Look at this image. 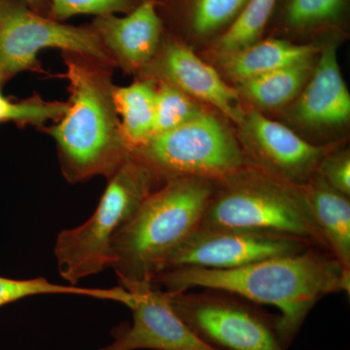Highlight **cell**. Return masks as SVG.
<instances>
[{
	"label": "cell",
	"instance_id": "cell-9",
	"mask_svg": "<svg viewBox=\"0 0 350 350\" xmlns=\"http://www.w3.org/2000/svg\"><path fill=\"white\" fill-rule=\"evenodd\" d=\"M310 246L317 245L291 237L198 228L170 257L163 271L179 268L238 269L269 258L296 254Z\"/></svg>",
	"mask_w": 350,
	"mask_h": 350
},
{
	"label": "cell",
	"instance_id": "cell-26",
	"mask_svg": "<svg viewBox=\"0 0 350 350\" xmlns=\"http://www.w3.org/2000/svg\"><path fill=\"white\" fill-rule=\"evenodd\" d=\"M317 174L338 192L350 197V153L349 149L334 148L320 163Z\"/></svg>",
	"mask_w": 350,
	"mask_h": 350
},
{
	"label": "cell",
	"instance_id": "cell-16",
	"mask_svg": "<svg viewBox=\"0 0 350 350\" xmlns=\"http://www.w3.org/2000/svg\"><path fill=\"white\" fill-rule=\"evenodd\" d=\"M322 45L297 44L287 39H260L243 49L218 57L226 75L239 83L319 56Z\"/></svg>",
	"mask_w": 350,
	"mask_h": 350
},
{
	"label": "cell",
	"instance_id": "cell-19",
	"mask_svg": "<svg viewBox=\"0 0 350 350\" xmlns=\"http://www.w3.org/2000/svg\"><path fill=\"white\" fill-rule=\"evenodd\" d=\"M156 81L137 80L126 87L113 88V101L121 123L122 133L131 152L153 135L155 122Z\"/></svg>",
	"mask_w": 350,
	"mask_h": 350
},
{
	"label": "cell",
	"instance_id": "cell-3",
	"mask_svg": "<svg viewBox=\"0 0 350 350\" xmlns=\"http://www.w3.org/2000/svg\"><path fill=\"white\" fill-rule=\"evenodd\" d=\"M214 184L175 177L142 202L112 241L111 268L124 289L135 295L154 287L170 257L199 228Z\"/></svg>",
	"mask_w": 350,
	"mask_h": 350
},
{
	"label": "cell",
	"instance_id": "cell-22",
	"mask_svg": "<svg viewBox=\"0 0 350 350\" xmlns=\"http://www.w3.org/2000/svg\"><path fill=\"white\" fill-rule=\"evenodd\" d=\"M43 294H75L100 300L118 301L128 305L131 295L123 287L112 289L76 287L75 285L55 284L43 278L12 280L0 276V308L27 297Z\"/></svg>",
	"mask_w": 350,
	"mask_h": 350
},
{
	"label": "cell",
	"instance_id": "cell-20",
	"mask_svg": "<svg viewBox=\"0 0 350 350\" xmlns=\"http://www.w3.org/2000/svg\"><path fill=\"white\" fill-rule=\"evenodd\" d=\"M250 0H180V20L191 38L216 39L243 12Z\"/></svg>",
	"mask_w": 350,
	"mask_h": 350
},
{
	"label": "cell",
	"instance_id": "cell-10",
	"mask_svg": "<svg viewBox=\"0 0 350 350\" xmlns=\"http://www.w3.org/2000/svg\"><path fill=\"white\" fill-rule=\"evenodd\" d=\"M241 142L248 162L288 183L301 185L317 174L320 163L338 144L317 145L256 108L245 112Z\"/></svg>",
	"mask_w": 350,
	"mask_h": 350
},
{
	"label": "cell",
	"instance_id": "cell-17",
	"mask_svg": "<svg viewBox=\"0 0 350 350\" xmlns=\"http://www.w3.org/2000/svg\"><path fill=\"white\" fill-rule=\"evenodd\" d=\"M349 0H280L273 20L282 31L296 36L338 34L349 14Z\"/></svg>",
	"mask_w": 350,
	"mask_h": 350
},
{
	"label": "cell",
	"instance_id": "cell-11",
	"mask_svg": "<svg viewBox=\"0 0 350 350\" xmlns=\"http://www.w3.org/2000/svg\"><path fill=\"white\" fill-rule=\"evenodd\" d=\"M144 72L147 78L169 83L195 100L208 103L237 125L243 124L245 112L238 90L226 83L215 68L180 39L163 40L155 59Z\"/></svg>",
	"mask_w": 350,
	"mask_h": 350
},
{
	"label": "cell",
	"instance_id": "cell-12",
	"mask_svg": "<svg viewBox=\"0 0 350 350\" xmlns=\"http://www.w3.org/2000/svg\"><path fill=\"white\" fill-rule=\"evenodd\" d=\"M133 295V323L98 350H217L209 347L172 310L165 290L153 287Z\"/></svg>",
	"mask_w": 350,
	"mask_h": 350
},
{
	"label": "cell",
	"instance_id": "cell-4",
	"mask_svg": "<svg viewBox=\"0 0 350 350\" xmlns=\"http://www.w3.org/2000/svg\"><path fill=\"white\" fill-rule=\"evenodd\" d=\"M199 228L291 237L328 250L299 185L251 163L215 182Z\"/></svg>",
	"mask_w": 350,
	"mask_h": 350
},
{
	"label": "cell",
	"instance_id": "cell-1",
	"mask_svg": "<svg viewBox=\"0 0 350 350\" xmlns=\"http://www.w3.org/2000/svg\"><path fill=\"white\" fill-rule=\"evenodd\" d=\"M153 286L170 292L192 288L224 290L256 305L275 306L280 312V336L288 349L319 301L332 294L349 295L350 273L328 250L310 246L296 254L238 269H167L157 275Z\"/></svg>",
	"mask_w": 350,
	"mask_h": 350
},
{
	"label": "cell",
	"instance_id": "cell-6",
	"mask_svg": "<svg viewBox=\"0 0 350 350\" xmlns=\"http://www.w3.org/2000/svg\"><path fill=\"white\" fill-rule=\"evenodd\" d=\"M131 156L162 182L175 177L218 182L250 163L238 137L206 110L174 130L153 135Z\"/></svg>",
	"mask_w": 350,
	"mask_h": 350
},
{
	"label": "cell",
	"instance_id": "cell-15",
	"mask_svg": "<svg viewBox=\"0 0 350 350\" xmlns=\"http://www.w3.org/2000/svg\"><path fill=\"white\" fill-rule=\"evenodd\" d=\"M299 187L329 252L350 273L349 197L330 187L317 174Z\"/></svg>",
	"mask_w": 350,
	"mask_h": 350
},
{
	"label": "cell",
	"instance_id": "cell-8",
	"mask_svg": "<svg viewBox=\"0 0 350 350\" xmlns=\"http://www.w3.org/2000/svg\"><path fill=\"white\" fill-rule=\"evenodd\" d=\"M48 48L61 49L116 66L92 27L64 24L32 10L23 0H0V82L25 70L40 71L38 55Z\"/></svg>",
	"mask_w": 350,
	"mask_h": 350
},
{
	"label": "cell",
	"instance_id": "cell-7",
	"mask_svg": "<svg viewBox=\"0 0 350 350\" xmlns=\"http://www.w3.org/2000/svg\"><path fill=\"white\" fill-rule=\"evenodd\" d=\"M172 310L196 335L217 350H287L280 314L239 295L217 289L165 291Z\"/></svg>",
	"mask_w": 350,
	"mask_h": 350
},
{
	"label": "cell",
	"instance_id": "cell-27",
	"mask_svg": "<svg viewBox=\"0 0 350 350\" xmlns=\"http://www.w3.org/2000/svg\"><path fill=\"white\" fill-rule=\"evenodd\" d=\"M23 1L36 12L48 16L50 9V0H23Z\"/></svg>",
	"mask_w": 350,
	"mask_h": 350
},
{
	"label": "cell",
	"instance_id": "cell-5",
	"mask_svg": "<svg viewBox=\"0 0 350 350\" xmlns=\"http://www.w3.org/2000/svg\"><path fill=\"white\" fill-rule=\"evenodd\" d=\"M159 181L149 167L131 156L108 178L93 215L84 224L57 236L55 255L62 278L75 285L82 278L111 268L113 239L156 190Z\"/></svg>",
	"mask_w": 350,
	"mask_h": 350
},
{
	"label": "cell",
	"instance_id": "cell-21",
	"mask_svg": "<svg viewBox=\"0 0 350 350\" xmlns=\"http://www.w3.org/2000/svg\"><path fill=\"white\" fill-rule=\"evenodd\" d=\"M280 0H250L243 12L219 38L213 49L217 56L248 47L262 38Z\"/></svg>",
	"mask_w": 350,
	"mask_h": 350
},
{
	"label": "cell",
	"instance_id": "cell-13",
	"mask_svg": "<svg viewBox=\"0 0 350 350\" xmlns=\"http://www.w3.org/2000/svg\"><path fill=\"white\" fill-rule=\"evenodd\" d=\"M92 29L116 66L126 72L144 71L155 59L163 41V24L158 0H142L124 17L116 14L98 16Z\"/></svg>",
	"mask_w": 350,
	"mask_h": 350
},
{
	"label": "cell",
	"instance_id": "cell-14",
	"mask_svg": "<svg viewBox=\"0 0 350 350\" xmlns=\"http://www.w3.org/2000/svg\"><path fill=\"white\" fill-rule=\"evenodd\" d=\"M338 34L320 51L312 75L291 109V118L310 129H334L350 119V94L338 61Z\"/></svg>",
	"mask_w": 350,
	"mask_h": 350
},
{
	"label": "cell",
	"instance_id": "cell-18",
	"mask_svg": "<svg viewBox=\"0 0 350 350\" xmlns=\"http://www.w3.org/2000/svg\"><path fill=\"white\" fill-rule=\"evenodd\" d=\"M319 56L238 83L239 96L261 109H276L296 100L314 69Z\"/></svg>",
	"mask_w": 350,
	"mask_h": 350
},
{
	"label": "cell",
	"instance_id": "cell-24",
	"mask_svg": "<svg viewBox=\"0 0 350 350\" xmlns=\"http://www.w3.org/2000/svg\"><path fill=\"white\" fill-rule=\"evenodd\" d=\"M2 86L0 82V123L14 122L19 125L41 126L49 121H59L68 111V101L44 100L39 96L13 103L3 96Z\"/></svg>",
	"mask_w": 350,
	"mask_h": 350
},
{
	"label": "cell",
	"instance_id": "cell-2",
	"mask_svg": "<svg viewBox=\"0 0 350 350\" xmlns=\"http://www.w3.org/2000/svg\"><path fill=\"white\" fill-rule=\"evenodd\" d=\"M63 57L68 111L46 130L56 142L66 180L77 183L98 175L110 178L131 158L113 101L111 68L73 53Z\"/></svg>",
	"mask_w": 350,
	"mask_h": 350
},
{
	"label": "cell",
	"instance_id": "cell-25",
	"mask_svg": "<svg viewBox=\"0 0 350 350\" xmlns=\"http://www.w3.org/2000/svg\"><path fill=\"white\" fill-rule=\"evenodd\" d=\"M142 0H50L48 17L63 22L78 15H108L131 12Z\"/></svg>",
	"mask_w": 350,
	"mask_h": 350
},
{
	"label": "cell",
	"instance_id": "cell-23",
	"mask_svg": "<svg viewBox=\"0 0 350 350\" xmlns=\"http://www.w3.org/2000/svg\"><path fill=\"white\" fill-rule=\"evenodd\" d=\"M204 111L197 100L180 90L169 83L156 81L153 135L174 130Z\"/></svg>",
	"mask_w": 350,
	"mask_h": 350
}]
</instances>
